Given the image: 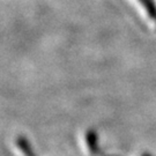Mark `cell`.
Here are the masks:
<instances>
[{
  "instance_id": "obj_2",
  "label": "cell",
  "mask_w": 156,
  "mask_h": 156,
  "mask_svg": "<svg viewBox=\"0 0 156 156\" xmlns=\"http://www.w3.org/2000/svg\"><path fill=\"white\" fill-rule=\"evenodd\" d=\"M86 139H87V145H88L90 153L94 154V155L97 154V151H98V148H97V135L95 133V131H89L87 133Z\"/></svg>"
},
{
  "instance_id": "obj_4",
  "label": "cell",
  "mask_w": 156,
  "mask_h": 156,
  "mask_svg": "<svg viewBox=\"0 0 156 156\" xmlns=\"http://www.w3.org/2000/svg\"><path fill=\"white\" fill-rule=\"evenodd\" d=\"M142 156H151V155H149V154H144Z\"/></svg>"
},
{
  "instance_id": "obj_3",
  "label": "cell",
  "mask_w": 156,
  "mask_h": 156,
  "mask_svg": "<svg viewBox=\"0 0 156 156\" xmlns=\"http://www.w3.org/2000/svg\"><path fill=\"white\" fill-rule=\"evenodd\" d=\"M139 2L151 19H156V5L154 0H139Z\"/></svg>"
},
{
  "instance_id": "obj_1",
  "label": "cell",
  "mask_w": 156,
  "mask_h": 156,
  "mask_svg": "<svg viewBox=\"0 0 156 156\" xmlns=\"http://www.w3.org/2000/svg\"><path fill=\"white\" fill-rule=\"evenodd\" d=\"M16 146L21 149L24 156H36L33 151V147L30 146L29 141L23 136H19L16 139Z\"/></svg>"
}]
</instances>
